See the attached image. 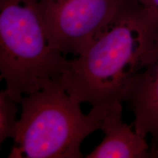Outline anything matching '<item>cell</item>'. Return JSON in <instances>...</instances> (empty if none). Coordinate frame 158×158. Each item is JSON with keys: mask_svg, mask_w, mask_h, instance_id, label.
I'll return each mask as SVG.
<instances>
[{"mask_svg": "<svg viewBox=\"0 0 158 158\" xmlns=\"http://www.w3.org/2000/svg\"><path fill=\"white\" fill-rule=\"evenodd\" d=\"M125 101L134 114L136 132L151 135V147L158 144V23L143 66L134 79Z\"/></svg>", "mask_w": 158, "mask_h": 158, "instance_id": "obj_5", "label": "cell"}, {"mask_svg": "<svg viewBox=\"0 0 158 158\" xmlns=\"http://www.w3.org/2000/svg\"><path fill=\"white\" fill-rule=\"evenodd\" d=\"M152 22L158 23V0H137Z\"/></svg>", "mask_w": 158, "mask_h": 158, "instance_id": "obj_8", "label": "cell"}, {"mask_svg": "<svg viewBox=\"0 0 158 158\" xmlns=\"http://www.w3.org/2000/svg\"><path fill=\"white\" fill-rule=\"evenodd\" d=\"M5 89L0 92V143L7 138H13L15 135L19 120L18 105Z\"/></svg>", "mask_w": 158, "mask_h": 158, "instance_id": "obj_7", "label": "cell"}, {"mask_svg": "<svg viewBox=\"0 0 158 158\" xmlns=\"http://www.w3.org/2000/svg\"><path fill=\"white\" fill-rule=\"evenodd\" d=\"M80 104L66 92L59 78L23 97L8 157H84L80 149L83 141L100 130L110 109L92 107L85 114Z\"/></svg>", "mask_w": 158, "mask_h": 158, "instance_id": "obj_2", "label": "cell"}, {"mask_svg": "<svg viewBox=\"0 0 158 158\" xmlns=\"http://www.w3.org/2000/svg\"><path fill=\"white\" fill-rule=\"evenodd\" d=\"M122 106L110 109L102 119L104 138L86 158H147L150 147L146 137L136 132L133 124L123 121Z\"/></svg>", "mask_w": 158, "mask_h": 158, "instance_id": "obj_6", "label": "cell"}, {"mask_svg": "<svg viewBox=\"0 0 158 158\" xmlns=\"http://www.w3.org/2000/svg\"><path fill=\"white\" fill-rule=\"evenodd\" d=\"M122 0H40L51 42L65 56H80L116 15Z\"/></svg>", "mask_w": 158, "mask_h": 158, "instance_id": "obj_4", "label": "cell"}, {"mask_svg": "<svg viewBox=\"0 0 158 158\" xmlns=\"http://www.w3.org/2000/svg\"><path fill=\"white\" fill-rule=\"evenodd\" d=\"M155 27L137 0H122L89 47L68 61L61 84L80 103L107 109L122 106L143 66Z\"/></svg>", "mask_w": 158, "mask_h": 158, "instance_id": "obj_1", "label": "cell"}, {"mask_svg": "<svg viewBox=\"0 0 158 158\" xmlns=\"http://www.w3.org/2000/svg\"><path fill=\"white\" fill-rule=\"evenodd\" d=\"M150 157L158 158V144L150 148Z\"/></svg>", "mask_w": 158, "mask_h": 158, "instance_id": "obj_9", "label": "cell"}, {"mask_svg": "<svg viewBox=\"0 0 158 158\" xmlns=\"http://www.w3.org/2000/svg\"><path fill=\"white\" fill-rule=\"evenodd\" d=\"M68 59L51 42L40 0H0V72L20 104L60 78Z\"/></svg>", "mask_w": 158, "mask_h": 158, "instance_id": "obj_3", "label": "cell"}]
</instances>
